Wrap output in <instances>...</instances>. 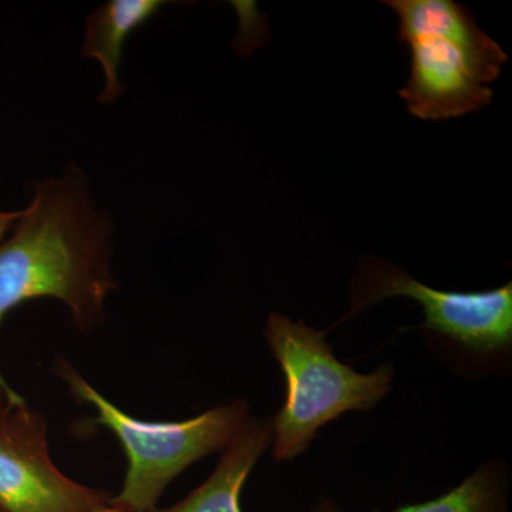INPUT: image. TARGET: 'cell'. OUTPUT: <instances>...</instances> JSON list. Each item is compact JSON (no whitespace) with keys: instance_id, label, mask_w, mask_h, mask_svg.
I'll return each mask as SVG.
<instances>
[{"instance_id":"obj_6","label":"cell","mask_w":512,"mask_h":512,"mask_svg":"<svg viewBox=\"0 0 512 512\" xmlns=\"http://www.w3.org/2000/svg\"><path fill=\"white\" fill-rule=\"evenodd\" d=\"M110 494L77 483L50 457L47 423L19 393L0 390V508L5 512H93Z\"/></svg>"},{"instance_id":"obj_12","label":"cell","mask_w":512,"mask_h":512,"mask_svg":"<svg viewBox=\"0 0 512 512\" xmlns=\"http://www.w3.org/2000/svg\"><path fill=\"white\" fill-rule=\"evenodd\" d=\"M0 512H5V511H3L2 508H0Z\"/></svg>"},{"instance_id":"obj_11","label":"cell","mask_w":512,"mask_h":512,"mask_svg":"<svg viewBox=\"0 0 512 512\" xmlns=\"http://www.w3.org/2000/svg\"><path fill=\"white\" fill-rule=\"evenodd\" d=\"M93 512H123L120 511L119 508L113 507V505H110L109 503L101 505L100 508H97L96 511Z\"/></svg>"},{"instance_id":"obj_4","label":"cell","mask_w":512,"mask_h":512,"mask_svg":"<svg viewBox=\"0 0 512 512\" xmlns=\"http://www.w3.org/2000/svg\"><path fill=\"white\" fill-rule=\"evenodd\" d=\"M318 332L302 320L272 312L265 339L286 379L284 407L272 420V456L288 461L301 456L318 431L343 413L369 412L392 389L394 367L383 363L359 373L340 362Z\"/></svg>"},{"instance_id":"obj_8","label":"cell","mask_w":512,"mask_h":512,"mask_svg":"<svg viewBox=\"0 0 512 512\" xmlns=\"http://www.w3.org/2000/svg\"><path fill=\"white\" fill-rule=\"evenodd\" d=\"M164 5L161 0H110L89 16L82 55L94 57L103 66L106 86L100 101L109 103L123 92L119 73L124 43Z\"/></svg>"},{"instance_id":"obj_3","label":"cell","mask_w":512,"mask_h":512,"mask_svg":"<svg viewBox=\"0 0 512 512\" xmlns=\"http://www.w3.org/2000/svg\"><path fill=\"white\" fill-rule=\"evenodd\" d=\"M53 372L79 403L96 412L93 424L119 439L127 457L123 487L109 504L123 512H148L168 484L201 458L224 451L252 419L245 400L214 407L184 421H144L124 413L66 360H56Z\"/></svg>"},{"instance_id":"obj_9","label":"cell","mask_w":512,"mask_h":512,"mask_svg":"<svg viewBox=\"0 0 512 512\" xmlns=\"http://www.w3.org/2000/svg\"><path fill=\"white\" fill-rule=\"evenodd\" d=\"M508 500L507 474L500 464L491 461L478 467L448 493L426 503L404 505L392 512H510ZM313 512L345 511L323 498Z\"/></svg>"},{"instance_id":"obj_10","label":"cell","mask_w":512,"mask_h":512,"mask_svg":"<svg viewBox=\"0 0 512 512\" xmlns=\"http://www.w3.org/2000/svg\"><path fill=\"white\" fill-rule=\"evenodd\" d=\"M19 217L20 211H0V241H2L9 229L13 228Z\"/></svg>"},{"instance_id":"obj_5","label":"cell","mask_w":512,"mask_h":512,"mask_svg":"<svg viewBox=\"0 0 512 512\" xmlns=\"http://www.w3.org/2000/svg\"><path fill=\"white\" fill-rule=\"evenodd\" d=\"M350 291L352 308L338 325L376 303L409 298L423 309L420 328L439 348L453 350L480 365H498L511 355L512 282L490 291H440L372 256L360 262Z\"/></svg>"},{"instance_id":"obj_2","label":"cell","mask_w":512,"mask_h":512,"mask_svg":"<svg viewBox=\"0 0 512 512\" xmlns=\"http://www.w3.org/2000/svg\"><path fill=\"white\" fill-rule=\"evenodd\" d=\"M399 18L410 49V74L399 92L419 120L476 113L494 100L491 84L508 62L503 47L478 28L473 12L453 0H384Z\"/></svg>"},{"instance_id":"obj_1","label":"cell","mask_w":512,"mask_h":512,"mask_svg":"<svg viewBox=\"0 0 512 512\" xmlns=\"http://www.w3.org/2000/svg\"><path fill=\"white\" fill-rule=\"evenodd\" d=\"M107 238L109 228L94 212L82 177L37 185L13 234L0 241V326L23 303L53 298L67 306L77 329L96 328L117 288ZM0 390H15L2 372Z\"/></svg>"},{"instance_id":"obj_7","label":"cell","mask_w":512,"mask_h":512,"mask_svg":"<svg viewBox=\"0 0 512 512\" xmlns=\"http://www.w3.org/2000/svg\"><path fill=\"white\" fill-rule=\"evenodd\" d=\"M272 420H249L224 451L210 477L184 500L148 512H242L241 493L249 474L272 444Z\"/></svg>"}]
</instances>
